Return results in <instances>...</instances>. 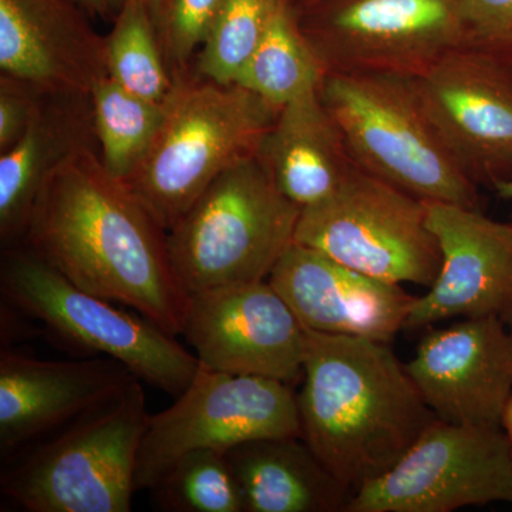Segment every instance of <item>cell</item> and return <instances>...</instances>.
<instances>
[{
  "mask_svg": "<svg viewBox=\"0 0 512 512\" xmlns=\"http://www.w3.org/2000/svg\"><path fill=\"white\" fill-rule=\"evenodd\" d=\"M512 504V444L501 426L434 420L402 460L350 495L348 512H451Z\"/></svg>",
  "mask_w": 512,
  "mask_h": 512,
  "instance_id": "11",
  "label": "cell"
},
{
  "mask_svg": "<svg viewBox=\"0 0 512 512\" xmlns=\"http://www.w3.org/2000/svg\"><path fill=\"white\" fill-rule=\"evenodd\" d=\"M224 0H161L154 22L174 79L190 72Z\"/></svg>",
  "mask_w": 512,
  "mask_h": 512,
  "instance_id": "27",
  "label": "cell"
},
{
  "mask_svg": "<svg viewBox=\"0 0 512 512\" xmlns=\"http://www.w3.org/2000/svg\"><path fill=\"white\" fill-rule=\"evenodd\" d=\"M320 97L360 170L421 201L477 208V184L431 120L416 79L325 74Z\"/></svg>",
  "mask_w": 512,
  "mask_h": 512,
  "instance_id": "5",
  "label": "cell"
},
{
  "mask_svg": "<svg viewBox=\"0 0 512 512\" xmlns=\"http://www.w3.org/2000/svg\"><path fill=\"white\" fill-rule=\"evenodd\" d=\"M244 512L346 511L340 483L301 436L247 441L225 451Z\"/></svg>",
  "mask_w": 512,
  "mask_h": 512,
  "instance_id": "21",
  "label": "cell"
},
{
  "mask_svg": "<svg viewBox=\"0 0 512 512\" xmlns=\"http://www.w3.org/2000/svg\"><path fill=\"white\" fill-rule=\"evenodd\" d=\"M464 46L512 67V0H454Z\"/></svg>",
  "mask_w": 512,
  "mask_h": 512,
  "instance_id": "28",
  "label": "cell"
},
{
  "mask_svg": "<svg viewBox=\"0 0 512 512\" xmlns=\"http://www.w3.org/2000/svg\"><path fill=\"white\" fill-rule=\"evenodd\" d=\"M164 104L153 147L124 184L168 232L224 171L258 154L279 107L191 70Z\"/></svg>",
  "mask_w": 512,
  "mask_h": 512,
  "instance_id": "3",
  "label": "cell"
},
{
  "mask_svg": "<svg viewBox=\"0 0 512 512\" xmlns=\"http://www.w3.org/2000/svg\"><path fill=\"white\" fill-rule=\"evenodd\" d=\"M150 413L140 379L3 461L0 491L29 512H130Z\"/></svg>",
  "mask_w": 512,
  "mask_h": 512,
  "instance_id": "4",
  "label": "cell"
},
{
  "mask_svg": "<svg viewBox=\"0 0 512 512\" xmlns=\"http://www.w3.org/2000/svg\"><path fill=\"white\" fill-rule=\"evenodd\" d=\"M97 148L92 96L43 92L19 140L0 153V238L22 241L40 190L60 165Z\"/></svg>",
  "mask_w": 512,
  "mask_h": 512,
  "instance_id": "19",
  "label": "cell"
},
{
  "mask_svg": "<svg viewBox=\"0 0 512 512\" xmlns=\"http://www.w3.org/2000/svg\"><path fill=\"white\" fill-rule=\"evenodd\" d=\"M181 335L205 369L302 379L305 328L268 279L190 293Z\"/></svg>",
  "mask_w": 512,
  "mask_h": 512,
  "instance_id": "12",
  "label": "cell"
},
{
  "mask_svg": "<svg viewBox=\"0 0 512 512\" xmlns=\"http://www.w3.org/2000/svg\"><path fill=\"white\" fill-rule=\"evenodd\" d=\"M437 420L501 426L512 397V335L498 318L430 330L406 363Z\"/></svg>",
  "mask_w": 512,
  "mask_h": 512,
  "instance_id": "15",
  "label": "cell"
},
{
  "mask_svg": "<svg viewBox=\"0 0 512 512\" xmlns=\"http://www.w3.org/2000/svg\"><path fill=\"white\" fill-rule=\"evenodd\" d=\"M494 191L500 195L501 198H505V200H512V178L511 180L504 181V183H500L495 185ZM512 228V222H510Z\"/></svg>",
  "mask_w": 512,
  "mask_h": 512,
  "instance_id": "33",
  "label": "cell"
},
{
  "mask_svg": "<svg viewBox=\"0 0 512 512\" xmlns=\"http://www.w3.org/2000/svg\"><path fill=\"white\" fill-rule=\"evenodd\" d=\"M268 281L303 328L390 342L406 329L416 296L293 242Z\"/></svg>",
  "mask_w": 512,
  "mask_h": 512,
  "instance_id": "16",
  "label": "cell"
},
{
  "mask_svg": "<svg viewBox=\"0 0 512 512\" xmlns=\"http://www.w3.org/2000/svg\"><path fill=\"white\" fill-rule=\"evenodd\" d=\"M150 491L161 511L244 512L237 478L222 451L181 457Z\"/></svg>",
  "mask_w": 512,
  "mask_h": 512,
  "instance_id": "26",
  "label": "cell"
},
{
  "mask_svg": "<svg viewBox=\"0 0 512 512\" xmlns=\"http://www.w3.org/2000/svg\"><path fill=\"white\" fill-rule=\"evenodd\" d=\"M42 93L33 84L0 73V153L22 136Z\"/></svg>",
  "mask_w": 512,
  "mask_h": 512,
  "instance_id": "29",
  "label": "cell"
},
{
  "mask_svg": "<svg viewBox=\"0 0 512 512\" xmlns=\"http://www.w3.org/2000/svg\"><path fill=\"white\" fill-rule=\"evenodd\" d=\"M439 241L441 268L416 296L406 329L454 318H498L512 325V228L477 208L426 202Z\"/></svg>",
  "mask_w": 512,
  "mask_h": 512,
  "instance_id": "14",
  "label": "cell"
},
{
  "mask_svg": "<svg viewBox=\"0 0 512 512\" xmlns=\"http://www.w3.org/2000/svg\"><path fill=\"white\" fill-rule=\"evenodd\" d=\"M136 379L119 360H42L0 353V456L13 454L89 412ZM138 379V377H137Z\"/></svg>",
  "mask_w": 512,
  "mask_h": 512,
  "instance_id": "17",
  "label": "cell"
},
{
  "mask_svg": "<svg viewBox=\"0 0 512 512\" xmlns=\"http://www.w3.org/2000/svg\"><path fill=\"white\" fill-rule=\"evenodd\" d=\"M501 427H503L505 434H507L512 444V397L510 402L507 403V406H505L503 419H501Z\"/></svg>",
  "mask_w": 512,
  "mask_h": 512,
  "instance_id": "31",
  "label": "cell"
},
{
  "mask_svg": "<svg viewBox=\"0 0 512 512\" xmlns=\"http://www.w3.org/2000/svg\"><path fill=\"white\" fill-rule=\"evenodd\" d=\"M322 67L306 42L291 2L272 20L235 84L245 87L281 109L289 101L318 90Z\"/></svg>",
  "mask_w": 512,
  "mask_h": 512,
  "instance_id": "22",
  "label": "cell"
},
{
  "mask_svg": "<svg viewBox=\"0 0 512 512\" xmlns=\"http://www.w3.org/2000/svg\"><path fill=\"white\" fill-rule=\"evenodd\" d=\"M72 2L76 3L90 18L114 19L113 9H111L109 0H72Z\"/></svg>",
  "mask_w": 512,
  "mask_h": 512,
  "instance_id": "30",
  "label": "cell"
},
{
  "mask_svg": "<svg viewBox=\"0 0 512 512\" xmlns=\"http://www.w3.org/2000/svg\"><path fill=\"white\" fill-rule=\"evenodd\" d=\"M19 244L84 291L183 333L190 293L175 274L167 231L86 148L47 178Z\"/></svg>",
  "mask_w": 512,
  "mask_h": 512,
  "instance_id": "1",
  "label": "cell"
},
{
  "mask_svg": "<svg viewBox=\"0 0 512 512\" xmlns=\"http://www.w3.org/2000/svg\"><path fill=\"white\" fill-rule=\"evenodd\" d=\"M427 113L476 184L512 178V67L471 47L416 79Z\"/></svg>",
  "mask_w": 512,
  "mask_h": 512,
  "instance_id": "13",
  "label": "cell"
},
{
  "mask_svg": "<svg viewBox=\"0 0 512 512\" xmlns=\"http://www.w3.org/2000/svg\"><path fill=\"white\" fill-rule=\"evenodd\" d=\"M301 436L298 394L291 384L200 366L173 406L148 419L134 488L151 490L181 457L228 451L247 441ZM302 437V436H301Z\"/></svg>",
  "mask_w": 512,
  "mask_h": 512,
  "instance_id": "9",
  "label": "cell"
},
{
  "mask_svg": "<svg viewBox=\"0 0 512 512\" xmlns=\"http://www.w3.org/2000/svg\"><path fill=\"white\" fill-rule=\"evenodd\" d=\"M296 10L325 74L419 79L450 50L464 46L454 0H319Z\"/></svg>",
  "mask_w": 512,
  "mask_h": 512,
  "instance_id": "10",
  "label": "cell"
},
{
  "mask_svg": "<svg viewBox=\"0 0 512 512\" xmlns=\"http://www.w3.org/2000/svg\"><path fill=\"white\" fill-rule=\"evenodd\" d=\"M107 76L128 93L164 103L175 79L165 63L163 47L150 6L137 0L124 3L104 37Z\"/></svg>",
  "mask_w": 512,
  "mask_h": 512,
  "instance_id": "24",
  "label": "cell"
},
{
  "mask_svg": "<svg viewBox=\"0 0 512 512\" xmlns=\"http://www.w3.org/2000/svg\"><path fill=\"white\" fill-rule=\"evenodd\" d=\"M316 2H319V0H291L296 9L306 8V6L313 5Z\"/></svg>",
  "mask_w": 512,
  "mask_h": 512,
  "instance_id": "34",
  "label": "cell"
},
{
  "mask_svg": "<svg viewBox=\"0 0 512 512\" xmlns=\"http://www.w3.org/2000/svg\"><path fill=\"white\" fill-rule=\"evenodd\" d=\"M127 2H131V0H109L114 16H116L117 10ZM137 2L146 3V5L150 6L151 12H154V10L158 8V5H160L161 0H137Z\"/></svg>",
  "mask_w": 512,
  "mask_h": 512,
  "instance_id": "32",
  "label": "cell"
},
{
  "mask_svg": "<svg viewBox=\"0 0 512 512\" xmlns=\"http://www.w3.org/2000/svg\"><path fill=\"white\" fill-rule=\"evenodd\" d=\"M301 212L258 154L245 158L167 232L175 274L188 293L265 281L295 242Z\"/></svg>",
  "mask_w": 512,
  "mask_h": 512,
  "instance_id": "6",
  "label": "cell"
},
{
  "mask_svg": "<svg viewBox=\"0 0 512 512\" xmlns=\"http://www.w3.org/2000/svg\"><path fill=\"white\" fill-rule=\"evenodd\" d=\"M295 242L393 284L430 288L441 268L426 201L359 167L328 200L303 208Z\"/></svg>",
  "mask_w": 512,
  "mask_h": 512,
  "instance_id": "8",
  "label": "cell"
},
{
  "mask_svg": "<svg viewBox=\"0 0 512 512\" xmlns=\"http://www.w3.org/2000/svg\"><path fill=\"white\" fill-rule=\"evenodd\" d=\"M258 156L282 194L302 210L332 197L357 168L320 87L279 109Z\"/></svg>",
  "mask_w": 512,
  "mask_h": 512,
  "instance_id": "20",
  "label": "cell"
},
{
  "mask_svg": "<svg viewBox=\"0 0 512 512\" xmlns=\"http://www.w3.org/2000/svg\"><path fill=\"white\" fill-rule=\"evenodd\" d=\"M289 2L224 0L198 52L194 72L217 83H235L276 13Z\"/></svg>",
  "mask_w": 512,
  "mask_h": 512,
  "instance_id": "25",
  "label": "cell"
},
{
  "mask_svg": "<svg viewBox=\"0 0 512 512\" xmlns=\"http://www.w3.org/2000/svg\"><path fill=\"white\" fill-rule=\"evenodd\" d=\"M72 0H0V70L46 93L92 96L104 37Z\"/></svg>",
  "mask_w": 512,
  "mask_h": 512,
  "instance_id": "18",
  "label": "cell"
},
{
  "mask_svg": "<svg viewBox=\"0 0 512 512\" xmlns=\"http://www.w3.org/2000/svg\"><path fill=\"white\" fill-rule=\"evenodd\" d=\"M164 103L134 96L109 76L94 86V130L101 163L121 183L136 173L153 147L163 126Z\"/></svg>",
  "mask_w": 512,
  "mask_h": 512,
  "instance_id": "23",
  "label": "cell"
},
{
  "mask_svg": "<svg viewBox=\"0 0 512 512\" xmlns=\"http://www.w3.org/2000/svg\"><path fill=\"white\" fill-rule=\"evenodd\" d=\"M302 380V439L352 494L437 420L389 342L305 329Z\"/></svg>",
  "mask_w": 512,
  "mask_h": 512,
  "instance_id": "2",
  "label": "cell"
},
{
  "mask_svg": "<svg viewBox=\"0 0 512 512\" xmlns=\"http://www.w3.org/2000/svg\"><path fill=\"white\" fill-rule=\"evenodd\" d=\"M0 292L16 311L39 320L50 333L89 355L119 360L141 382L178 397L200 362L177 336L140 313L84 291L25 245L6 247Z\"/></svg>",
  "mask_w": 512,
  "mask_h": 512,
  "instance_id": "7",
  "label": "cell"
}]
</instances>
